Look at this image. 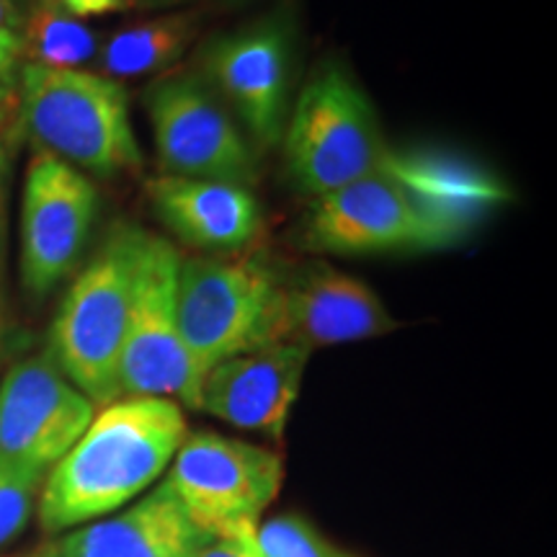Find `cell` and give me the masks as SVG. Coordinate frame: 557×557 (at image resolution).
Listing matches in <instances>:
<instances>
[{"mask_svg": "<svg viewBox=\"0 0 557 557\" xmlns=\"http://www.w3.org/2000/svg\"><path fill=\"white\" fill-rule=\"evenodd\" d=\"M99 214V189L86 173L50 152L34 150L21 191L18 271L34 297L73 274Z\"/></svg>", "mask_w": 557, "mask_h": 557, "instance_id": "cell-11", "label": "cell"}, {"mask_svg": "<svg viewBox=\"0 0 557 557\" xmlns=\"http://www.w3.org/2000/svg\"><path fill=\"white\" fill-rule=\"evenodd\" d=\"M18 111L34 148L86 176L116 178L143 171L129 94L96 70L18 67Z\"/></svg>", "mask_w": 557, "mask_h": 557, "instance_id": "cell-3", "label": "cell"}, {"mask_svg": "<svg viewBox=\"0 0 557 557\" xmlns=\"http://www.w3.org/2000/svg\"><path fill=\"white\" fill-rule=\"evenodd\" d=\"M29 557H58V555H54L52 549L47 547V549H41V553H37V555H29Z\"/></svg>", "mask_w": 557, "mask_h": 557, "instance_id": "cell-26", "label": "cell"}, {"mask_svg": "<svg viewBox=\"0 0 557 557\" xmlns=\"http://www.w3.org/2000/svg\"><path fill=\"white\" fill-rule=\"evenodd\" d=\"M282 148L289 178L312 201L380 171L393 156L372 101L341 62L320 65L299 90Z\"/></svg>", "mask_w": 557, "mask_h": 557, "instance_id": "cell-6", "label": "cell"}, {"mask_svg": "<svg viewBox=\"0 0 557 557\" xmlns=\"http://www.w3.org/2000/svg\"><path fill=\"white\" fill-rule=\"evenodd\" d=\"M189 434L184 408L169 398H116L47 472L37 517L45 534L122 511L171 468Z\"/></svg>", "mask_w": 557, "mask_h": 557, "instance_id": "cell-2", "label": "cell"}, {"mask_svg": "<svg viewBox=\"0 0 557 557\" xmlns=\"http://www.w3.org/2000/svg\"><path fill=\"white\" fill-rule=\"evenodd\" d=\"M197 13H171V16L137 21L101 41L96 54L99 62L96 73L120 83L124 78L163 73L184 58L191 41L197 39Z\"/></svg>", "mask_w": 557, "mask_h": 557, "instance_id": "cell-17", "label": "cell"}, {"mask_svg": "<svg viewBox=\"0 0 557 557\" xmlns=\"http://www.w3.org/2000/svg\"><path fill=\"white\" fill-rule=\"evenodd\" d=\"M99 47V34L60 5H41L24 21L21 58H29L34 65L83 70L88 62H96Z\"/></svg>", "mask_w": 557, "mask_h": 557, "instance_id": "cell-18", "label": "cell"}, {"mask_svg": "<svg viewBox=\"0 0 557 557\" xmlns=\"http://www.w3.org/2000/svg\"><path fill=\"white\" fill-rule=\"evenodd\" d=\"M145 227L116 222L73 278L52 320L50 357L94 406L120 398V359Z\"/></svg>", "mask_w": 557, "mask_h": 557, "instance_id": "cell-5", "label": "cell"}, {"mask_svg": "<svg viewBox=\"0 0 557 557\" xmlns=\"http://www.w3.org/2000/svg\"><path fill=\"white\" fill-rule=\"evenodd\" d=\"M0 348H3V333H0Z\"/></svg>", "mask_w": 557, "mask_h": 557, "instance_id": "cell-28", "label": "cell"}, {"mask_svg": "<svg viewBox=\"0 0 557 557\" xmlns=\"http://www.w3.org/2000/svg\"><path fill=\"white\" fill-rule=\"evenodd\" d=\"M253 532L235 534V537H207L194 557H259L253 547Z\"/></svg>", "mask_w": 557, "mask_h": 557, "instance_id": "cell-23", "label": "cell"}, {"mask_svg": "<svg viewBox=\"0 0 557 557\" xmlns=\"http://www.w3.org/2000/svg\"><path fill=\"white\" fill-rule=\"evenodd\" d=\"M24 21L13 0H0V58L3 60L21 62Z\"/></svg>", "mask_w": 557, "mask_h": 557, "instance_id": "cell-21", "label": "cell"}, {"mask_svg": "<svg viewBox=\"0 0 557 557\" xmlns=\"http://www.w3.org/2000/svg\"><path fill=\"white\" fill-rule=\"evenodd\" d=\"M176 305L201 380L235 354L282 344L284 274L259 250L181 259Z\"/></svg>", "mask_w": 557, "mask_h": 557, "instance_id": "cell-4", "label": "cell"}, {"mask_svg": "<svg viewBox=\"0 0 557 557\" xmlns=\"http://www.w3.org/2000/svg\"><path fill=\"white\" fill-rule=\"evenodd\" d=\"M62 11H67L75 18H90V16H107V13L124 11L129 0H58Z\"/></svg>", "mask_w": 557, "mask_h": 557, "instance_id": "cell-24", "label": "cell"}, {"mask_svg": "<svg viewBox=\"0 0 557 557\" xmlns=\"http://www.w3.org/2000/svg\"><path fill=\"white\" fill-rule=\"evenodd\" d=\"M145 109L165 176L253 186L259 152L201 75L160 78L145 90Z\"/></svg>", "mask_w": 557, "mask_h": 557, "instance_id": "cell-9", "label": "cell"}, {"mask_svg": "<svg viewBox=\"0 0 557 557\" xmlns=\"http://www.w3.org/2000/svg\"><path fill=\"white\" fill-rule=\"evenodd\" d=\"M39 487L41 480L0 472V547L11 545L29 524L32 513L37 511Z\"/></svg>", "mask_w": 557, "mask_h": 557, "instance_id": "cell-20", "label": "cell"}, {"mask_svg": "<svg viewBox=\"0 0 557 557\" xmlns=\"http://www.w3.org/2000/svg\"><path fill=\"white\" fill-rule=\"evenodd\" d=\"M94 413L50 351L13 364L0 382V472L45 483Z\"/></svg>", "mask_w": 557, "mask_h": 557, "instance_id": "cell-10", "label": "cell"}, {"mask_svg": "<svg viewBox=\"0 0 557 557\" xmlns=\"http://www.w3.org/2000/svg\"><path fill=\"white\" fill-rule=\"evenodd\" d=\"M9 184L11 156L0 139V333H3V261H5V230H9Z\"/></svg>", "mask_w": 557, "mask_h": 557, "instance_id": "cell-22", "label": "cell"}, {"mask_svg": "<svg viewBox=\"0 0 557 557\" xmlns=\"http://www.w3.org/2000/svg\"><path fill=\"white\" fill-rule=\"evenodd\" d=\"M0 124H3V120H0Z\"/></svg>", "mask_w": 557, "mask_h": 557, "instance_id": "cell-30", "label": "cell"}, {"mask_svg": "<svg viewBox=\"0 0 557 557\" xmlns=\"http://www.w3.org/2000/svg\"><path fill=\"white\" fill-rule=\"evenodd\" d=\"M173 496L209 537L253 532L284 483L278 451L243 438L197 431L186 434L169 475Z\"/></svg>", "mask_w": 557, "mask_h": 557, "instance_id": "cell-7", "label": "cell"}, {"mask_svg": "<svg viewBox=\"0 0 557 557\" xmlns=\"http://www.w3.org/2000/svg\"><path fill=\"white\" fill-rule=\"evenodd\" d=\"M253 547L259 557H346L302 513H276L259 521Z\"/></svg>", "mask_w": 557, "mask_h": 557, "instance_id": "cell-19", "label": "cell"}, {"mask_svg": "<svg viewBox=\"0 0 557 557\" xmlns=\"http://www.w3.org/2000/svg\"><path fill=\"white\" fill-rule=\"evenodd\" d=\"M41 5H58V0H41Z\"/></svg>", "mask_w": 557, "mask_h": 557, "instance_id": "cell-27", "label": "cell"}, {"mask_svg": "<svg viewBox=\"0 0 557 557\" xmlns=\"http://www.w3.org/2000/svg\"><path fill=\"white\" fill-rule=\"evenodd\" d=\"M310 357L287 341L235 354L205 374L197 410L282 444Z\"/></svg>", "mask_w": 557, "mask_h": 557, "instance_id": "cell-13", "label": "cell"}, {"mask_svg": "<svg viewBox=\"0 0 557 557\" xmlns=\"http://www.w3.org/2000/svg\"><path fill=\"white\" fill-rule=\"evenodd\" d=\"M148 199L173 238L201 253H240L263 233L261 201L248 186L163 173L150 178Z\"/></svg>", "mask_w": 557, "mask_h": 557, "instance_id": "cell-15", "label": "cell"}, {"mask_svg": "<svg viewBox=\"0 0 557 557\" xmlns=\"http://www.w3.org/2000/svg\"><path fill=\"white\" fill-rule=\"evenodd\" d=\"M181 250L145 230L120 359V398H169L197 410L201 374L178 329Z\"/></svg>", "mask_w": 557, "mask_h": 557, "instance_id": "cell-8", "label": "cell"}, {"mask_svg": "<svg viewBox=\"0 0 557 557\" xmlns=\"http://www.w3.org/2000/svg\"><path fill=\"white\" fill-rule=\"evenodd\" d=\"M400 320L364 278L312 261L284 274L282 341L310 348L357 344L398 331Z\"/></svg>", "mask_w": 557, "mask_h": 557, "instance_id": "cell-14", "label": "cell"}, {"mask_svg": "<svg viewBox=\"0 0 557 557\" xmlns=\"http://www.w3.org/2000/svg\"><path fill=\"white\" fill-rule=\"evenodd\" d=\"M18 94V62L0 58V111H9Z\"/></svg>", "mask_w": 557, "mask_h": 557, "instance_id": "cell-25", "label": "cell"}, {"mask_svg": "<svg viewBox=\"0 0 557 557\" xmlns=\"http://www.w3.org/2000/svg\"><path fill=\"white\" fill-rule=\"evenodd\" d=\"M3 116H5V114H3V111H0V120H3Z\"/></svg>", "mask_w": 557, "mask_h": 557, "instance_id": "cell-29", "label": "cell"}, {"mask_svg": "<svg viewBox=\"0 0 557 557\" xmlns=\"http://www.w3.org/2000/svg\"><path fill=\"white\" fill-rule=\"evenodd\" d=\"M504 197L496 178L470 165L393 150L380 171L312 201L302 246L333 256L444 250Z\"/></svg>", "mask_w": 557, "mask_h": 557, "instance_id": "cell-1", "label": "cell"}, {"mask_svg": "<svg viewBox=\"0 0 557 557\" xmlns=\"http://www.w3.org/2000/svg\"><path fill=\"white\" fill-rule=\"evenodd\" d=\"M201 78L238 116L256 148L282 143L292 107V39L282 18L256 21L214 39L205 50Z\"/></svg>", "mask_w": 557, "mask_h": 557, "instance_id": "cell-12", "label": "cell"}, {"mask_svg": "<svg viewBox=\"0 0 557 557\" xmlns=\"http://www.w3.org/2000/svg\"><path fill=\"white\" fill-rule=\"evenodd\" d=\"M207 537L163 480L114 517L70 529L50 549L58 557H194Z\"/></svg>", "mask_w": 557, "mask_h": 557, "instance_id": "cell-16", "label": "cell"}]
</instances>
